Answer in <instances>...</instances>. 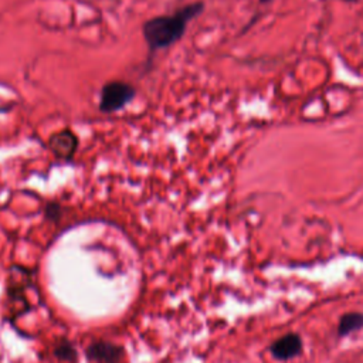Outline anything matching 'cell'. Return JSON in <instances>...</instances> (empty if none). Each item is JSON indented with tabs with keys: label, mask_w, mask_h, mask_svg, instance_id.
<instances>
[{
	"label": "cell",
	"mask_w": 363,
	"mask_h": 363,
	"mask_svg": "<svg viewBox=\"0 0 363 363\" xmlns=\"http://www.w3.org/2000/svg\"><path fill=\"white\" fill-rule=\"evenodd\" d=\"M203 9L204 5L202 2H196L186 5L172 15L158 16L148 21L142 28V33L149 52L155 53L178 43L186 33L189 22L197 18Z\"/></svg>",
	"instance_id": "obj_1"
},
{
	"label": "cell",
	"mask_w": 363,
	"mask_h": 363,
	"mask_svg": "<svg viewBox=\"0 0 363 363\" xmlns=\"http://www.w3.org/2000/svg\"><path fill=\"white\" fill-rule=\"evenodd\" d=\"M134 86L124 81H110L101 90L100 111L105 114L117 113L125 108L135 97Z\"/></svg>",
	"instance_id": "obj_2"
},
{
	"label": "cell",
	"mask_w": 363,
	"mask_h": 363,
	"mask_svg": "<svg viewBox=\"0 0 363 363\" xmlns=\"http://www.w3.org/2000/svg\"><path fill=\"white\" fill-rule=\"evenodd\" d=\"M86 355L93 363H125V349L113 342H94L86 350Z\"/></svg>",
	"instance_id": "obj_3"
},
{
	"label": "cell",
	"mask_w": 363,
	"mask_h": 363,
	"mask_svg": "<svg viewBox=\"0 0 363 363\" xmlns=\"http://www.w3.org/2000/svg\"><path fill=\"white\" fill-rule=\"evenodd\" d=\"M302 347H304L302 338L295 332H289L278 338L275 342H272L270 346V352L274 359L285 362L299 356L302 352Z\"/></svg>",
	"instance_id": "obj_4"
},
{
	"label": "cell",
	"mask_w": 363,
	"mask_h": 363,
	"mask_svg": "<svg viewBox=\"0 0 363 363\" xmlns=\"http://www.w3.org/2000/svg\"><path fill=\"white\" fill-rule=\"evenodd\" d=\"M49 146L54 156H57L59 159L71 161L79 148V138L73 131L64 129L50 137Z\"/></svg>",
	"instance_id": "obj_5"
},
{
	"label": "cell",
	"mask_w": 363,
	"mask_h": 363,
	"mask_svg": "<svg viewBox=\"0 0 363 363\" xmlns=\"http://www.w3.org/2000/svg\"><path fill=\"white\" fill-rule=\"evenodd\" d=\"M363 328V313L362 312H347L343 313L338 323V335L347 336Z\"/></svg>",
	"instance_id": "obj_6"
},
{
	"label": "cell",
	"mask_w": 363,
	"mask_h": 363,
	"mask_svg": "<svg viewBox=\"0 0 363 363\" xmlns=\"http://www.w3.org/2000/svg\"><path fill=\"white\" fill-rule=\"evenodd\" d=\"M54 355L64 362H74L77 359V349L69 339H62L54 346Z\"/></svg>",
	"instance_id": "obj_7"
},
{
	"label": "cell",
	"mask_w": 363,
	"mask_h": 363,
	"mask_svg": "<svg viewBox=\"0 0 363 363\" xmlns=\"http://www.w3.org/2000/svg\"><path fill=\"white\" fill-rule=\"evenodd\" d=\"M46 214H47V217H49V219L56 220V219H59V217H60V214H62V209H60V206H59V204H56V203H50V204L47 206V209H46Z\"/></svg>",
	"instance_id": "obj_8"
}]
</instances>
